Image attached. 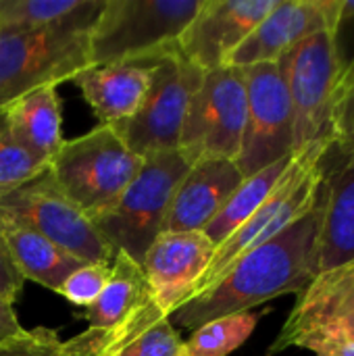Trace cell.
Listing matches in <instances>:
<instances>
[{"mask_svg": "<svg viewBox=\"0 0 354 356\" xmlns=\"http://www.w3.org/2000/svg\"><path fill=\"white\" fill-rule=\"evenodd\" d=\"M321 229V194L317 204L296 223L238 259L211 290L182 305L169 321L196 330L213 319L246 313L284 294H300L317 275Z\"/></svg>", "mask_w": 354, "mask_h": 356, "instance_id": "1", "label": "cell"}, {"mask_svg": "<svg viewBox=\"0 0 354 356\" xmlns=\"http://www.w3.org/2000/svg\"><path fill=\"white\" fill-rule=\"evenodd\" d=\"M330 148V138H321L294 154L288 171L271 196L252 213V217H248L225 242L215 248L213 261L196 284L192 298L217 286L238 259L296 223L317 204L325 173L323 161Z\"/></svg>", "mask_w": 354, "mask_h": 356, "instance_id": "2", "label": "cell"}, {"mask_svg": "<svg viewBox=\"0 0 354 356\" xmlns=\"http://www.w3.org/2000/svg\"><path fill=\"white\" fill-rule=\"evenodd\" d=\"M202 0H104L90 33L92 65L154 60L171 52Z\"/></svg>", "mask_w": 354, "mask_h": 356, "instance_id": "3", "label": "cell"}, {"mask_svg": "<svg viewBox=\"0 0 354 356\" xmlns=\"http://www.w3.org/2000/svg\"><path fill=\"white\" fill-rule=\"evenodd\" d=\"M92 27L94 23H65L35 31H0V111L88 69Z\"/></svg>", "mask_w": 354, "mask_h": 356, "instance_id": "4", "label": "cell"}, {"mask_svg": "<svg viewBox=\"0 0 354 356\" xmlns=\"http://www.w3.org/2000/svg\"><path fill=\"white\" fill-rule=\"evenodd\" d=\"M190 165L177 150L144 156L138 175L119 200L92 217L113 252H123L142 265L152 242L163 234L171 198Z\"/></svg>", "mask_w": 354, "mask_h": 356, "instance_id": "5", "label": "cell"}, {"mask_svg": "<svg viewBox=\"0 0 354 356\" xmlns=\"http://www.w3.org/2000/svg\"><path fill=\"white\" fill-rule=\"evenodd\" d=\"M111 125L69 140L50 161L48 169L61 192L90 219L111 209L142 167Z\"/></svg>", "mask_w": 354, "mask_h": 356, "instance_id": "6", "label": "cell"}, {"mask_svg": "<svg viewBox=\"0 0 354 356\" xmlns=\"http://www.w3.org/2000/svg\"><path fill=\"white\" fill-rule=\"evenodd\" d=\"M246 125V79L244 69L223 65L204 71L194 92L177 152L188 165L207 159L236 161Z\"/></svg>", "mask_w": 354, "mask_h": 356, "instance_id": "7", "label": "cell"}, {"mask_svg": "<svg viewBox=\"0 0 354 356\" xmlns=\"http://www.w3.org/2000/svg\"><path fill=\"white\" fill-rule=\"evenodd\" d=\"M202 77L204 71L184 60L175 50L159 56L142 104L127 121L113 125V129L142 159L177 150L190 100Z\"/></svg>", "mask_w": 354, "mask_h": 356, "instance_id": "8", "label": "cell"}, {"mask_svg": "<svg viewBox=\"0 0 354 356\" xmlns=\"http://www.w3.org/2000/svg\"><path fill=\"white\" fill-rule=\"evenodd\" d=\"M0 211L31 227L81 263H113L115 252L94 221L56 186L50 169L0 198Z\"/></svg>", "mask_w": 354, "mask_h": 356, "instance_id": "9", "label": "cell"}, {"mask_svg": "<svg viewBox=\"0 0 354 356\" xmlns=\"http://www.w3.org/2000/svg\"><path fill=\"white\" fill-rule=\"evenodd\" d=\"M277 63L292 104L296 154L309 144L328 138L332 96L342 69L338 35L319 31L298 42Z\"/></svg>", "mask_w": 354, "mask_h": 356, "instance_id": "10", "label": "cell"}, {"mask_svg": "<svg viewBox=\"0 0 354 356\" xmlns=\"http://www.w3.org/2000/svg\"><path fill=\"white\" fill-rule=\"evenodd\" d=\"M332 344H354V261L315 275L298 294L269 355L288 348L315 353Z\"/></svg>", "mask_w": 354, "mask_h": 356, "instance_id": "11", "label": "cell"}, {"mask_svg": "<svg viewBox=\"0 0 354 356\" xmlns=\"http://www.w3.org/2000/svg\"><path fill=\"white\" fill-rule=\"evenodd\" d=\"M246 125L236 159L244 177L294 154V119L280 63L244 67Z\"/></svg>", "mask_w": 354, "mask_h": 356, "instance_id": "12", "label": "cell"}, {"mask_svg": "<svg viewBox=\"0 0 354 356\" xmlns=\"http://www.w3.org/2000/svg\"><path fill=\"white\" fill-rule=\"evenodd\" d=\"M275 4L277 0H202L173 50L202 71L223 67Z\"/></svg>", "mask_w": 354, "mask_h": 356, "instance_id": "13", "label": "cell"}, {"mask_svg": "<svg viewBox=\"0 0 354 356\" xmlns=\"http://www.w3.org/2000/svg\"><path fill=\"white\" fill-rule=\"evenodd\" d=\"M342 0H277L275 8L234 50L227 65L252 67L277 63L298 42L330 31L338 35Z\"/></svg>", "mask_w": 354, "mask_h": 356, "instance_id": "14", "label": "cell"}, {"mask_svg": "<svg viewBox=\"0 0 354 356\" xmlns=\"http://www.w3.org/2000/svg\"><path fill=\"white\" fill-rule=\"evenodd\" d=\"M215 244L202 232H165L148 248L142 269L156 307L171 317L209 269Z\"/></svg>", "mask_w": 354, "mask_h": 356, "instance_id": "15", "label": "cell"}, {"mask_svg": "<svg viewBox=\"0 0 354 356\" xmlns=\"http://www.w3.org/2000/svg\"><path fill=\"white\" fill-rule=\"evenodd\" d=\"M242 181V171L230 159H207L190 165L171 198L163 234L202 232Z\"/></svg>", "mask_w": 354, "mask_h": 356, "instance_id": "16", "label": "cell"}, {"mask_svg": "<svg viewBox=\"0 0 354 356\" xmlns=\"http://www.w3.org/2000/svg\"><path fill=\"white\" fill-rule=\"evenodd\" d=\"M154 60L90 65L71 81L81 90L83 100L100 119V125L113 127L127 121L142 104Z\"/></svg>", "mask_w": 354, "mask_h": 356, "instance_id": "17", "label": "cell"}, {"mask_svg": "<svg viewBox=\"0 0 354 356\" xmlns=\"http://www.w3.org/2000/svg\"><path fill=\"white\" fill-rule=\"evenodd\" d=\"M92 356H182V338L150 296L136 313L108 332L86 330Z\"/></svg>", "mask_w": 354, "mask_h": 356, "instance_id": "18", "label": "cell"}, {"mask_svg": "<svg viewBox=\"0 0 354 356\" xmlns=\"http://www.w3.org/2000/svg\"><path fill=\"white\" fill-rule=\"evenodd\" d=\"M354 261V154H346L321 184L317 273Z\"/></svg>", "mask_w": 354, "mask_h": 356, "instance_id": "19", "label": "cell"}, {"mask_svg": "<svg viewBox=\"0 0 354 356\" xmlns=\"http://www.w3.org/2000/svg\"><path fill=\"white\" fill-rule=\"evenodd\" d=\"M0 232L23 280H31L48 290L56 292L75 269L86 265L2 211Z\"/></svg>", "mask_w": 354, "mask_h": 356, "instance_id": "20", "label": "cell"}, {"mask_svg": "<svg viewBox=\"0 0 354 356\" xmlns=\"http://www.w3.org/2000/svg\"><path fill=\"white\" fill-rule=\"evenodd\" d=\"M4 111L10 134L17 142L35 159L50 165L54 154L65 144L61 131L63 108L56 88L48 86L33 90Z\"/></svg>", "mask_w": 354, "mask_h": 356, "instance_id": "21", "label": "cell"}, {"mask_svg": "<svg viewBox=\"0 0 354 356\" xmlns=\"http://www.w3.org/2000/svg\"><path fill=\"white\" fill-rule=\"evenodd\" d=\"M150 286L146 282L142 265L123 252H115L111 265V277L100 296L86 309L88 330L108 332L136 313L148 298Z\"/></svg>", "mask_w": 354, "mask_h": 356, "instance_id": "22", "label": "cell"}, {"mask_svg": "<svg viewBox=\"0 0 354 356\" xmlns=\"http://www.w3.org/2000/svg\"><path fill=\"white\" fill-rule=\"evenodd\" d=\"M104 0H0V31H35L96 23Z\"/></svg>", "mask_w": 354, "mask_h": 356, "instance_id": "23", "label": "cell"}, {"mask_svg": "<svg viewBox=\"0 0 354 356\" xmlns=\"http://www.w3.org/2000/svg\"><path fill=\"white\" fill-rule=\"evenodd\" d=\"M292 159H294V154H290V156L269 165L267 169H263V171H259V173H255L250 177H244V181L230 196L225 207L202 229V234L215 244V248L221 242H225L248 217H252V213L271 196V192L277 188L280 179L288 171Z\"/></svg>", "mask_w": 354, "mask_h": 356, "instance_id": "24", "label": "cell"}, {"mask_svg": "<svg viewBox=\"0 0 354 356\" xmlns=\"http://www.w3.org/2000/svg\"><path fill=\"white\" fill-rule=\"evenodd\" d=\"M259 315L252 311L213 319L196 330L182 346V356H227L240 348L255 332Z\"/></svg>", "mask_w": 354, "mask_h": 356, "instance_id": "25", "label": "cell"}, {"mask_svg": "<svg viewBox=\"0 0 354 356\" xmlns=\"http://www.w3.org/2000/svg\"><path fill=\"white\" fill-rule=\"evenodd\" d=\"M48 169V163L35 159L10 134L6 111H0V198L38 173Z\"/></svg>", "mask_w": 354, "mask_h": 356, "instance_id": "26", "label": "cell"}, {"mask_svg": "<svg viewBox=\"0 0 354 356\" xmlns=\"http://www.w3.org/2000/svg\"><path fill=\"white\" fill-rule=\"evenodd\" d=\"M328 138L342 156L354 154V54L344 60L334 88Z\"/></svg>", "mask_w": 354, "mask_h": 356, "instance_id": "27", "label": "cell"}, {"mask_svg": "<svg viewBox=\"0 0 354 356\" xmlns=\"http://www.w3.org/2000/svg\"><path fill=\"white\" fill-rule=\"evenodd\" d=\"M111 265L108 263H86L79 269H75L61 284V288L56 292L61 296H65L69 302L88 309L104 290V286L111 277Z\"/></svg>", "mask_w": 354, "mask_h": 356, "instance_id": "28", "label": "cell"}, {"mask_svg": "<svg viewBox=\"0 0 354 356\" xmlns=\"http://www.w3.org/2000/svg\"><path fill=\"white\" fill-rule=\"evenodd\" d=\"M0 356H65V342L48 327L21 330L0 340Z\"/></svg>", "mask_w": 354, "mask_h": 356, "instance_id": "29", "label": "cell"}, {"mask_svg": "<svg viewBox=\"0 0 354 356\" xmlns=\"http://www.w3.org/2000/svg\"><path fill=\"white\" fill-rule=\"evenodd\" d=\"M23 284H25V280L19 273V269L10 257V250L6 246V240L0 232V300L13 305L17 300V296L21 294Z\"/></svg>", "mask_w": 354, "mask_h": 356, "instance_id": "30", "label": "cell"}, {"mask_svg": "<svg viewBox=\"0 0 354 356\" xmlns=\"http://www.w3.org/2000/svg\"><path fill=\"white\" fill-rule=\"evenodd\" d=\"M23 327L17 319V313L13 309V305L0 300V340L8 338V336H15L19 334Z\"/></svg>", "mask_w": 354, "mask_h": 356, "instance_id": "31", "label": "cell"}, {"mask_svg": "<svg viewBox=\"0 0 354 356\" xmlns=\"http://www.w3.org/2000/svg\"><path fill=\"white\" fill-rule=\"evenodd\" d=\"M65 356H92L90 355V348H88V342L83 338V334L75 336L73 340L65 342Z\"/></svg>", "mask_w": 354, "mask_h": 356, "instance_id": "32", "label": "cell"}, {"mask_svg": "<svg viewBox=\"0 0 354 356\" xmlns=\"http://www.w3.org/2000/svg\"><path fill=\"white\" fill-rule=\"evenodd\" d=\"M315 356H354V344H332L315 350Z\"/></svg>", "mask_w": 354, "mask_h": 356, "instance_id": "33", "label": "cell"}, {"mask_svg": "<svg viewBox=\"0 0 354 356\" xmlns=\"http://www.w3.org/2000/svg\"><path fill=\"white\" fill-rule=\"evenodd\" d=\"M354 21V0H342V6H340V27L344 23H351Z\"/></svg>", "mask_w": 354, "mask_h": 356, "instance_id": "34", "label": "cell"}]
</instances>
